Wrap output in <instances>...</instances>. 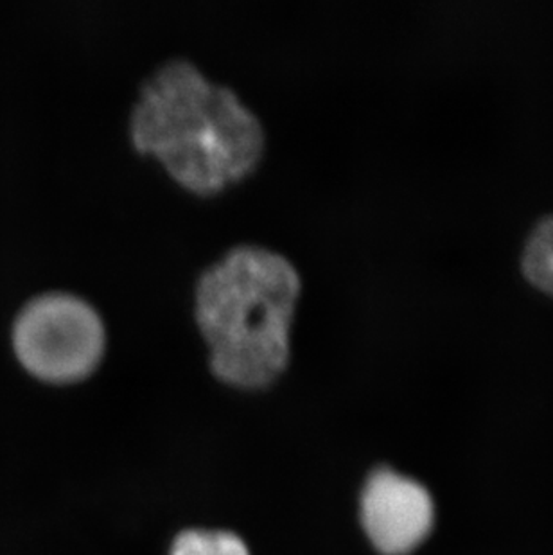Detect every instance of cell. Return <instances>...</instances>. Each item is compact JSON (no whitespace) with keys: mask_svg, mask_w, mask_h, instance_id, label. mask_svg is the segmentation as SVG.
Returning a JSON list of instances; mask_svg holds the SVG:
<instances>
[{"mask_svg":"<svg viewBox=\"0 0 553 555\" xmlns=\"http://www.w3.org/2000/svg\"><path fill=\"white\" fill-rule=\"evenodd\" d=\"M130 135L139 152L160 158L196 193H215L245 177L265 147L259 117L188 59L166 60L142 81Z\"/></svg>","mask_w":553,"mask_h":555,"instance_id":"1","label":"cell"},{"mask_svg":"<svg viewBox=\"0 0 553 555\" xmlns=\"http://www.w3.org/2000/svg\"><path fill=\"white\" fill-rule=\"evenodd\" d=\"M22 365L51 383L78 382L100 365L106 330L95 306L81 295L53 289L27 300L13 324Z\"/></svg>","mask_w":553,"mask_h":555,"instance_id":"3","label":"cell"},{"mask_svg":"<svg viewBox=\"0 0 553 555\" xmlns=\"http://www.w3.org/2000/svg\"><path fill=\"white\" fill-rule=\"evenodd\" d=\"M435 508L428 491L412 478L380 469L366 482L361 519L372 545L385 555H407L432 532Z\"/></svg>","mask_w":553,"mask_h":555,"instance_id":"4","label":"cell"},{"mask_svg":"<svg viewBox=\"0 0 553 555\" xmlns=\"http://www.w3.org/2000/svg\"><path fill=\"white\" fill-rule=\"evenodd\" d=\"M298 294L295 264L265 245L241 243L205 268L194 288V314L216 376L241 388L275 382L290 360Z\"/></svg>","mask_w":553,"mask_h":555,"instance_id":"2","label":"cell"},{"mask_svg":"<svg viewBox=\"0 0 553 555\" xmlns=\"http://www.w3.org/2000/svg\"><path fill=\"white\" fill-rule=\"evenodd\" d=\"M525 278L553 299V216L533 227L523 248Z\"/></svg>","mask_w":553,"mask_h":555,"instance_id":"5","label":"cell"},{"mask_svg":"<svg viewBox=\"0 0 553 555\" xmlns=\"http://www.w3.org/2000/svg\"><path fill=\"white\" fill-rule=\"evenodd\" d=\"M171 555H250L245 543L230 532L189 530L178 535Z\"/></svg>","mask_w":553,"mask_h":555,"instance_id":"6","label":"cell"}]
</instances>
